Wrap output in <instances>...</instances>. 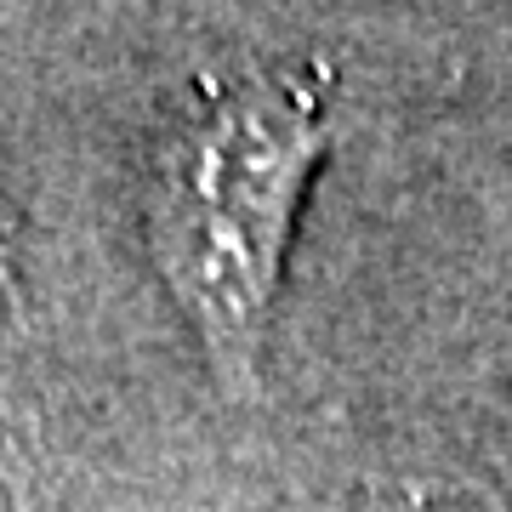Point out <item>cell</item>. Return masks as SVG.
<instances>
[{
  "instance_id": "cell-1",
  "label": "cell",
  "mask_w": 512,
  "mask_h": 512,
  "mask_svg": "<svg viewBox=\"0 0 512 512\" xmlns=\"http://www.w3.org/2000/svg\"><path fill=\"white\" fill-rule=\"evenodd\" d=\"M330 63L200 74L148 137V256L228 399H262L285 256L330 154Z\"/></svg>"
},
{
  "instance_id": "cell-3",
  "label": "cell",
  "mask_w": 512,
  "mask_h": 512,
  "mask_svg": "<svg viewBox=\"0 0 512 512\" xmlns=\"http://www.w3.org/2000/svg\"><path fill=\"white\" fill-rule=\"evenodd\" d=\"M456 484H467V490H490V495H501V501L512 507V416L490 433L484 456H478L473 467L456 478Z\"/></svg>"
},
{
  "instance_id": "cell-2",
  "label": "cell",
  "mask_w": 512,
  "mask_h": 512,
  "mask_svg": "<svg viewBox=\"0 0 512 512\" xmlns=\"http://www.w3.org/2000/svg\"><path fill=\"white\" fill-rule=\"evenodd\" d=\"M29 370V302L18 279V211L0 188V404H12Z\"/></svg>"
}]
</instances>
